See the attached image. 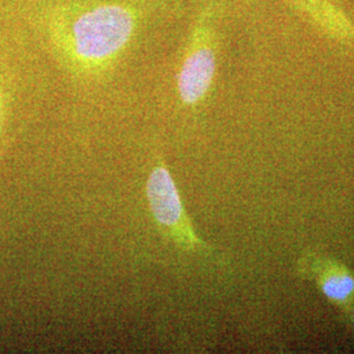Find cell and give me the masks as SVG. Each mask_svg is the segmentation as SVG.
Here are the masks:
<instances>
[{
  "mask_svg": "<svg viewBox=\"0 0 354 354\" xmlns=\"http://www.w3.org/2000/svg\"><path fill=\"white\" fill-rule=\"evenodd\" d=\"M340 317H342L345 326L351 327L354 330V304L348 307V308H345V310H342Z\"/></svg>",
  "mask_w": 354,
  "mask_h": 354,
  "instance_id": "8992f818",
  "label": "cell"
},
{
  "mask_svg": "<svg viewBox=\"0 0 354 354\" xmlns=\"http://www.w3.org/2000/svg\"><path fill=\"white\" fill-rule=\"evenodd\" d=\"M297 272L314 283L320 294L339 311L354 304V273L339 259L308 250L297 260Z\"/></svg>",
  "mask_w": 354,
  "mask_h": 354,
  "instance_id": "277c9868",
  "label": "cell"
},
{
  "mask_svg": "<svg viewBox=\"0 0 354 354\" xmlns=\"http://www.w3.org/2000/svg\"><path fill=\"white\" fill-rule=\"evenodd\" d=\"M165 0H30L28 21L66 74L92 84L113 73Z\"/></svg>",
  "mask_w": 354,
  "mask_h": 354,
  "instance_id": "6da1fadb",
  "label": "cell"
},
{
  "mask_svg": "<svg viewBox=\"0 0 354 354\" xmlns=\"http://www.w3.org/2000/svg\"><path fill=\"white\" fill-rule=\"evenodd\" d=\"M1 114H3V102H1V96H0V120H1Z\"/></svg>",
  "mask_w": 354,
  "mask_h": 354,
  "instance_id": "52a82bcc",
  "label": "cell"
},
{
  "mask_svg": "<svg viewBox=\"0 0 354 354\" xmlns=\"http://www.w3.org/2000/svg\"><path fill=\"white\" fill-rule=\"evenodd\" d=\"M152 216L165 236L181 251L207 254L209 245L200 239L180 198L176 183L165 163L153 165L146 185Z\"/></svg>",
  "mask_w": 354,
  "mask_h": 354,
  "instance_id": "3957f363",
  "label": "cell"
},
{
  "mask_svg": "<svg viewBox=\"0 0 354 354\" xmlns=\"http://www.w3.org/2000/svg\"><path fill=\"white\" fill-rule=\"evenodd\" d=\"M330 41L354 51V21L330 0H283Z\"/></svg>",
  "mask_w": 354,
  "mask_h": 354,
  "instance_id": "5b68a950",
  "label": "cell"
},
{
  "mask_svg": "<svg viewBox=\"0 0 354 354\" xmlns=\"http://www.w3.org/2000/svg\"><path fill=\"white\" fill-rule=\"evenodd\" d=\"M221 13L216 0H206L196 13L177 68L178 100L187 109H198L214 88L221 50Z\"/></svg>",
  "mask_w": 354,
  "mask_h": 354,
  "instance_id": "7a4b0ae2",
  "label": "cell"
}]
</instances>
